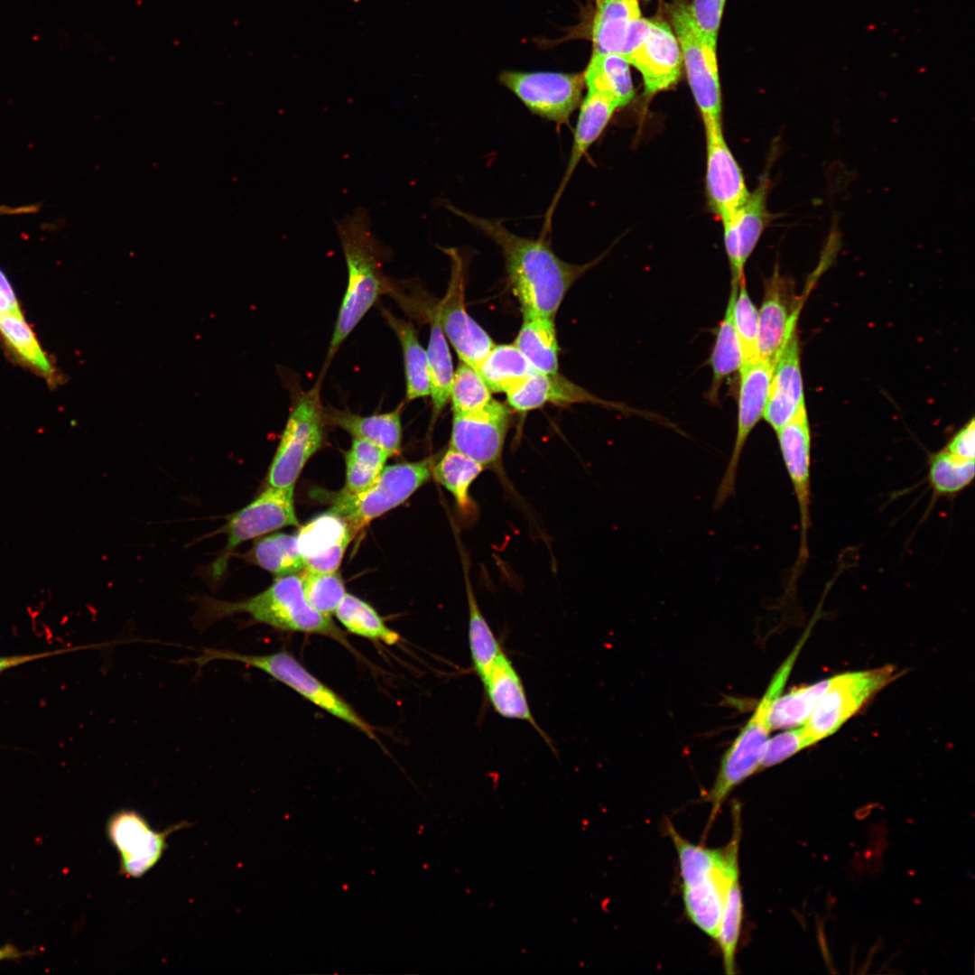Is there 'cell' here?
<instances>
[{
    "instance_id": "obj_47",
    "label": "cell",
    "mask_w": 975,
    "mask_h": 975,
    "mask_svg": "<svg viewBox=\"0 0 975 975\" xmlns=\"http://www.w3.org/2000/svg\"><path fill=\"white\" fill-rule=\"evenodd\" d=\"M809 747L802 725L787 729L769 738L760 769L775 766Z\"/></svg>"
},
{
    "instance_id": "obj_39",
    "label": "cell",
    "mask_w": 975,
    "mask_h": 975,
    "mask_svg": "<svg viewBox=\"0 0 975 975\" xmlns=\"http://www.w3.org/2000/svg\"><path fill=\"white\" fill-rule=\"evenodd\" d=\"M334 615L350 633L387 645L399 642L400 636L389 628L376 610L363 599L346 593Z\"/></svg>"
},
{
    "instance_id": "obj_20",
    "label": "cell",
    "mask_w": 975,
    "mask_h": 975,
    "mask_svg": "<svg viewBox=\"0 0 975 975\" xmlns=\"http://www.w3.org/2000/svg\"><path fill=\"white\" fill-rule=\"evenodd\" d=\"M627 60L641 74L646 98L676 85L683 65L673 30L666 22L656 18H647L643 34Z\"/></svg>"
},
{
    "instance_id": "obj_46",
    "label": "cell",
    "mask_w": 975,
    "mask_h": 975,
    "mask_svg": "<svg viewBox=\"0 0 975 975\" xmlns=\"http://www.w3.org/2000/svg\"><path fill=\"white\" fill-rule=\"evenodd\" d=\"M733 322L740 341L743 362L757 358L758 310L749 297L745 278L738 283L734 299Z\"/></svg>"
},
{
    "instance_id": "obj_16",
    "label": "cell",
    "mask_w": 975,
    "mask_h": 975,
    "mask_svg": "<svg viewBox=\"0 0 975 975\" xmlns=\"http://www.w3.org/2000/svg\"><path fill=\"white\" fill-rule=\"evenodd\" d=\"M451 260V275L445 297L435 307L446 339L460 361L477 369L495 347L490 336L469 314L464 302V260L453 248L443 249Z\"/></svg>"
},
{
    "instance_id": "obj_35",
    "label": "cell",
    "mask_w": 975,
    "mask_h": 975,
    "mask_svg": "<svg viewBox=\"0 0 975 975\" xmlns=\"http://www.w3.org/2000/svg\"><path fill=\"white\" fill-rule=\"evenodd\" d=\"M484 469L480 463L449 448L434 463L432 476L452 495L460 512L469 515L475 508L470 488Z\"/></svg>"
},
{
    "instance_id": "obj_3",
    "label": "cell",
    "mask_w": 975,
    "mask_h": 975,
    "mask_svg": "<svg viewBox=\"0 0 975 975\" xmlns=\"http://www.w3.org/2000/svg\"><path fill=\"white\" fill-rule=\"evenodd\" d=\"M734 829L729 843L709 849L682 838L671 823L667 831L677 851L685 912L704 933L717 940L727 886L738 873L740 810L733 808Z\"/></svg>"
},
{
    "instance_id": "obj_8",
    "label": "cell",
    "mask_w": 975,
    "mask_h": 975,
    "mask_svg": "<svg viewBox=\"0 0 975 975\" xmlns=\"http://www.w3.org/2000/svg\"><path fill=\"white\" fill-rule=\"evenodd\" d=\"M320 386L317 382L296 396L268 469V486L294 487L306 462L321 447L326 420Z\"/></svg>"
},
{
    "instance_id": "obj_21",
    "label": "cell",
    "mask_w": 975,
    "mask_h": 975,
    "mask_svg": "<svg viewBox=\"0 0 975 975\" xmlns=\"http://www.w3.org/2000/svg\"><path fill=\"white\" fill-rule=\"evenodd\" d=\"M791 282L776 266L765 282L764 297L758 310L757 356L775 364L787 340L796 332L800 302L791 291Z\"/></svg>"
},
{
    "instance_id": "obj_49",
    "label": "cell",
    "mask_w": 975,
    "mask_h": 975,
    "mask_svg": "<svg viewBox=\"0 0 975 975\" xmlns=\"http://www.w3.org/2000/svg\"><path fill=\"white\" fill-rule=\"evenodd\" d=\"M950 454L965 460H975V424L971 419L961 427L943 448Z\"/></svg>"
},
{
    "instance_id": "obj_13",
    "label": "cell",
    "mask_w": 975,
    "mask_h": 975,
    "mask_svg": "<svg viewBox=\"0 0 975 975\" xmlns=\"http://www.w3.org/2000/svg\"><path fill=\"white\" fill-rule=\"evenodd\" d=\"M774 364L760 358L743 362L739 369L736 438L732 452L717 489L714 507H721L733 495L740 458L747 441L766 406Z\"/></svg>"
},
{
    "instance_id": "obj_10",
    "label": "cell",
    "mask_w": 975,
    "mask_h": 975,
    "mask_svg": "<svg viewBox=\"0 0 975 975\" xmlns=\"http://www.w3.org/2000/svg\"><path fill=\"white\" fill-rule=\"evenodd\" d=\"M673 30L678 39L686 75L702 121L722 119V97L717 42L701 32L689 5L677 0L671 9Z\"/></svg>"
},
{
    "instance_id": "obj_34",
    "label": "cell",
    "mask_w": 975,
    "mask_h": 975,
    "mask_svg": "<svg viewBox=\"0 0 975 975\" xmlns=\"http://www.w3.org/2000/svg\"><path fill=\"white\" fill-rule=\"evenodd\" d=\"M430 338L426 350L432 402V422L450 397L454 376L451 355L435 308L430 314Z\"/></svg>"
},
{
    "instance_id": "obj_14",
    "label": "cell",
    "mask_w": 975,
    "mask_h": 975,
    "mask_svg": "<svg viewBox=\"0 0 975 975\" xmlns=\"http://www.w3.org/2000/svg\"><path fill=\"white\" fill-rule=\"evenodd\" d=\"M189 826L190 822H181L157 831L134 810L115 812L108 818L106 831L119 855V873L133 878L146 874L162 859L169 835Z\"/></svg>"
},
{
    "instance_id": "obj_27",
    "label": "cell",
    "mask_w": 975,
    "mask_h": 975,
    "mask_svg": "<svg viewBox=\"0 0 975 975\" xmlns=\"http://www.w3.org/2000/svg\"><path fill=\"white\" fill-rule=\"evenodd\" d=\"M404 404L395 410L367 416L347 410L324 408L326 423L339 427L353 436L366 440L385 450L389 457L400 452L402 444V411Z\"/></svg>"
},
{
    "instance_id": "obj_4",
    "label": "cell",
    "mask_w": 975,
    "mask_h": 975,
    "mask_svg": "<svg viewBox=\"0 0 975 975\" xmlns=\"http://www.w3.org/2000/svg\"><path fill=\"white\" fill-rule=\"evenodd\" d=\"M195 625L204 630L212 624L237 614H247L255 622L282 631L329 636L348 645L343 632L330 616L313 609L303 594L299 575L276 578L264 591L239 601L211 597L197 599Z\"/></svg>"
},
{
    "instance_id": "obj_32",
    "label": "cell",
    "mask_w": 975,
    "mask_h": 975,
    "mask_svg": "<svg viewBox=\"0 0 975 975\" xmlns=\"http://www.w3.org/2000/svg\"><path fill=\"white\" fill-rule=\"evenodd\" d=\"M738 285L731 284L726 311L718 326L710 358L712 380L708 398L712 403L717 402L723 381L737 370H739L743 364L742 348L733 322V302Z\"/></svg>"
},
{
    "instance_id": "obj_18",
    "label": "cell",
    "mask_w": 975,
    "mask_h": 975,
    "mask_svg": "<svg viewBox=\"0 0 975 975\" xmlns=\"http://www.w3.org/2000/svg\"><path fill=\"white\" fill-rule=\"evenodd\" d=\"M706 140L705 188L710 211L720 221L748 198L742 170L729 149L722 119L703 121Z\"/></svg>"
},
{
    "instance_id": "obj_12",
    "label": "cell",
    "mask_w": 975,
    "mask_h": 975,
    "mask_svg": "<svg viewBox=\"0 0 975 975\" xmlns=\"http://www.w3.org/2000/svg\"><path fill=\"white\" fill-rule=\"evenodd\" d=\"M498 79L531 113L558 125L569 122L585 87L583 73L506 70Z\"/></svg>"
},
{
    "instance_id": "obj_25",
    "label": "cell",
    "mask_w": 975,
    "mask_h": 975,
    "mask_svg": "<svg viewBox=\"0 0 975 975\" xmlns=\"http://www.w3.org/2000/svg\"><path fill=\"white\" fill-rule=\"evenodd\" d=\"M486 698L499 716L529 723L552 749L550 738L536 722L523 681L512 661L503 653L480 679Z\"/></svg>"
},
{
    "instance_id": "obj_52",
    "label": "cell",
    "mask_w": 975,
    "mask_h": 975,
    "mask_svg": "<svg viewBox=\"0 0 975 975\" xmlns=\"http://www.w3.org/2000/svg\"><path fill=\"white\" fill-rule=\"evenodd\" d=\"M39 209L38 205H27V206H6L0 205V215H21L36 212Z\"/></svg>"
},
{
    "instance_id": "obj_7",
    "label": "cell",
    "mask_w": 975,
    "mask_h": 975,
    "mask_svg": "<svg viewBox=\"0 0 975 975\" xmlns=\"http://www.w3.org/2000/svg\"><path fill=\"white\" fill-rule=\"evenodd\" d=\"M212 660L236 661L257 668L292 688L316 706L357 728L369 738H375L373 727L365 721L345 700L313 676L285 651L268 655H245L224 649H204L201 655L192 659L199 666L205 665Z\"/></svg>"
},
{
    "instance_id": "obj_11",
    "label": "cell",
    "mask_w": 975,
    "mask_h": 975,
    "mask_svg": "<svg viewBox=\"0 0 975 975\" xmlns=\"http://www.w3.org/2000/svg\"><path fill=\"white\" fill-rule=\"evenodd\" d=\"M294 487L268 486L253 501L227 517L218 531L227 536V544L209 566L208 573L214 583L224 577L230 557L243 543L259 538L285 526H298L294 500Z\"/></svg>"
},
{
    "instance_id": "obj_15",
    "label": "cell",
    "mask_w": 975,
    "mask_h": 975,
    "mask_svg": "<svg viewBox=\"0 0 975 975\" xmlns=\"http://www.w3.org/2000/svg\"><path fill=\"white\" fill-rule=\"evenodd\" d=\"M776 432L779 450L793 486L800 515V543L788 587H794L809 557L811 527V432L806 408Z\"/></svg>"
},
{
    "instance_id": "obj_45",
    "label": "cell",
    "mask_w": 975,
    "mask_h": 975,
    "mask_svg": "<svg viewBox=\"0 0 975 975\" xmlns=\"http://www.w3.org/2000/svg\"><path fill=\"white\" fill-rule=\"evenodd\" d=\"M491 393L479 373L461 361L454 372L450 390L453 413H464L483 408L493 399Z\"/></svg>"
},
{
    "instance_id": "obj_30",
    "label": "cell",
    "mask_w": 975,
    "mask_h": 975,
    "mask_svg": "<svg viewBox=\"0 0 975 975\" xmlns=\"http://www.w3.org/2000/svg\"><path fill=\"white\" fill-rule=\"evenodd\" d=\"M524 319L514 345L536 372H558L559 345L554 319L523 313Z\"/></svg>"
},
{
    "instance_id": "obj_41",
    "label": "cell",
    "mask_w": 975,
    "mask_h": 975,
    "mask_svg": "<svg viewBox=\"0 0 975 975\" xmlns=\"http://www.w3.org/2000/svg\"><path fill=\"white\" fill-rule=\"evenodd\" d=\"M975 460L954 457L944 449L932 454L928 461V480L938 497H952L964 490L974 478Z\"/></svg>"
},
{
    "instance_id": "obj_54",
    "label": "cell",
    "mask_w": 975,
    "mask_h": 975,
    "mask_svg": "<svg viewBox=\"0 0 975 975\" xmlns=\"http://www.w3.org/2000/svg\"><path fill=\"white\" fill-rule=\"evenodd\" d=\"M14 312L21 313L20 308L14 306L0 290V313Z\"/></svg>"
},
{
    "instance_id": "obj_28",
    "label": "cell",
    "mask_w": 975,
    "mask_h": 975,
    "mask_svg": "<svg viewBox=\"0 0 975 975\" xmlns=\"http://www.w3.org/2000/svg\"><path fill=\"white\" fill-rule=\"evenodd\" d=\"M617 109L609 100L590 92H587L580 102L569 161L560 187L548 209L546 225L550 223L552 211L580 161L603 133Z\"/></svg>"
},
{
    "instance_id": "obj_29",
    "label": "cell",
    "mask_w": 975,
    "mask_h": 975,
    "mask_svg": "<svg viewBox=\"0 0 975 975\" xmlns=\"http://www.w3.org/2000/svg\"><path fill=\"white\" fill-rule=\"evenodd\" d=\"M629 67L619 55L593 51L583 73L587 92L605 98L617 108L625 107L635 96Z\"/></svg>"
},
{
    "instance_id": "obj_31",
    "label": "cell",
    "mask_w": 975,
    "mask_h": 975,
    "mask_svg": "<svg viewBox=\"0 0 975 975\" xmlns=\"http://www.w3.org/2000/svg\"><path fill=\"white\" fill-rule=\"evenodd\" d=\"M382 314L396 335L403 351L405 397L413 401L430 395V374L426 350L422 346L413 325L382 309Z\"/></svg>"
},
{
    "instance_id": "obj_50",
    "label": "cell",
    "mask_w": 975,
    "mask_h": 975,
    "mask_svg": "<svg viewBox=\"0 0 975 975\" xmlns=\"http://www.w3.org/2000/svg\"><path fill=\"white\" fill-rule=\"evenodd\" d=\"M73 649H58L47 652L0 656V673L35 660L70 652Z\"/></svg>"
},
{
    "instance_id": "obj_48",
    "label": "cell",
    "mask_w": 975,
    "mask_h": 975,
    "mask_svg": "<svg viewBox=\"0 0 975 975\" xmlns=\"http://www.w3.org/2000/svg\"><path fill=\"white\" fill-rule=\"evenodd\" d=\"M726 0H693L690 6L692 16L709 40L717 42Z\"/></svg>"
},
{
    "instance_id": "obj_9",
    "label": "cell",
    "mask_w": 975,
    "mask_h": 975,
    "mask_svg": "<svg viewBox=\"0 0 975 975\" xmlns=\"http://www.w3.org/2000/svg\"><path fill=\"white\" fill-rule=\"evenodd\" d=\"M892 665L841 673L831 682L802 725L809 746L833 735L877 692L896 679Z\"/></svg>"
},
{
    "instance_id": "obj_43",
    "label": "cell",
    "mask_w": 975,
    "mask_h": 975,
    "mask_svg": "<svg viewBox=\"0 0 975 975\" xmlns=\"http://www.w3.org/2000/svg\"><path fill=\"white\" fill-rule=\"evenodd\" d=\"M738 874L733 875L728 883L717 939L727 974L736 973L735 956L743 917V902Z\"/></svg>"
},
{
    "instance_id": "obj_6",
    "label": "cell",
    "mask_w": 975,
    "mask_h": 975,
    "mask_svg": "<svg viewBox=\"0 0 975 975\" xmlns=\"http://www.w3.org/2000/svg\"><path fill=\"white\" fill-rule=\"evenodd\" d=\"M433 456L414 462L385 466L376 479L359 492L341 490L333 496L330 512L343 518L352 535L373 519L406 501L432 475Z\"/></svg>"
},
{
    "instance_id": "obj_51",
    "label": "cell",
    "mask_w": 975,
    "mask_h": 975,
    "mask_svg": "<svg viewBox=\"0 0 975 975\" xmlns=\"http://www.w3.org/2000/svg\"><path fill=\"white\" fill-rule=\"evenodd\" d=\"M28 952H21L13 944H5L0 947V962L4 961H13L20 959L23 956L28 955Z\"/></svg>"
},
{
    "instance_id": "obj_1",
    "label": "cell",
    "mask_w": 975,
    "mask_h": 975,
    "mask_svg": "<svg viewBox=\"0 0 975 975\" xmlns=\"http://www.w3.org/2000/svg\"><path fill=\"white\" fill-rule=\"evenodd\" d=\"M447 208L500 247L512 291L523 313L554 319L567 292L588 265L563 261L543 238L520 237L497 220L483 218L450 205Z\"/></svg>"
},
{
    "instance_id": "obj_26",
    "label": "cell",
    "mask_w": 975,
    "mask_h": 975,
    "mask_svg": "<svg viewBox=\"0 0 975 975\" xmlns=\"http://www.w3.org/2000/svg\"><path fill=\"white\" fill-rule=\"evenodd\" d=\"M506 399L509 407L517 412H529L548 404L565 405L591 403L606 407L622 408L620 405L593 395L558 373L535 372L517 387L508 392Z\"/></svg>"
},
{
    "instance_id": "obj_53",
    "label": "cell",
    "mask_w": 975,
    "mask_h": 975,
    "mask_svg": "<svg viewBox=\"0 0 975 975\" xmlns=\"http://www.w3.org/2000/svg\"><path fill=\"white\" fill-rule=\"evenodd\" d=\"M0 290L6 296V298L14 305L19 307L18 301L13 287L6 278L5 274L0 269Z\"/></svg>"
},
{
    "instance_id": "obj_22",
    "label": "cell",
    "mask_w": 975,
    "mask_h": 975,
    "mask_svg": "<svg viewBox=\"0 0 975 975\" xmlns=\"http://www.w3.org/2000/svg\"><path fill=\"white\" fill-rule=\"evenodd\" d=\"M646 21L642 16L639 0H597L591 27L593 51L614 53L627 60Z\"/></svg>"
},
{
    "instance_id": "obj_42",
    "label": "cell",
    "mask_w": 975,
    "mask_h": 975,
    "mask_svg": "<svg viewBox=\"0 0 975 975\" xmlns=\"http://www.w3.org/2000/svg\"><path fill=\"white\" fill-rule=\"evenodd\" d=\"M346 487L348 492H359L380 475L389 455L375 444L353 438L346 453Z\"/></svg>"
},
{
    "instance_id": "obj_37",
    "label": "cell",
    "mask_w": 975,
    "mask_h": 975,
    "mask_svg": "<svg viewBox=\"0 0 975 975\" xmlns=\"http://www.w3.org/2000/svg\"><path fill=\"white\" fill-rule=\"evenodd\" d=\"M464 571L469 608V647L473 670L480 680L505 651L483 616L467 569L464 568Z\"/></svg>"
},
{
    "instance_id": "obj_2",
    "label": "cell",
    "mask_w": 975,
    "mask_h": 975,
    "mask_svg": "<svg viewBox=\"0 0 975 975\" xmlns=\"http://www.w3.org/2000/svg\"><path fill=\"white\" fill-rule=\"evenodd\" d=\"M335 226L345 256L348 282L329 345L327 364L388 289L383 264L389 252L374 235L368 211L358 208L336 221Z\"/></svg>"
},
{
    "instance_id": "obj_44",
    "label": "cell",
    "mask_w": 975,
    "mask_h": 975,
    "mask_svg": "<svg viewBox=\"0 0 975 975\" xmlns=\"http://www.w3.org/2000/svg\"><path fill=\"white\" fill-rule=\"evenodd\" d=\"M298 575L309 605L316 611L330 617L347 593L340 575L336 571L321 572L308 569L302 570Z\"/></svg>"
},
{
    "instance_id": "obj_23",
    "label": "cell",
    "mask_w": 975,
    "mask_h": 975,
    "mask_svg": "<svg viewBox=\"0 0 975 975\" xmlns=\"http://www.w3.org/2000/svg\"><path fill=\"white\" fill-rule=\"evenodd\" d=\"M805 408L796 332L787 340L773 367L763 418L777 432Z\"/></svg>"
},
{
    "instance_id": "obj_38",
    "label": "cell",
    "mask_w": 975,
    "mask_h": 975,
    "mask_svg": "<svg viewBox=\"0 0 975 975\" xmlns=\"http://www.w3.org/2000/svg\"><path fill=\"white\" fill-rule=\"evenodd\" d=\"M0 335L14 356L47 379L54 368L22 313H0Z\"/></svg>"
},
{
    "instance_id": "obj_33",
    "label": "cell",
    "mask_w": 975,
    "mask_h": 975,
    "mask_svg": "<svg viewBox=\"0 0 975 975\" xmlns=\"http://www.w3.org/2000/svg\"><path fill=\"white\" fill-rule=\"evenodd\" d=\"M476 370L491 392L505 394L536 372L514 344L495 345Z\"/></svg>"
},
{
    "instance_id": "obj_40",
    "label": "cell",
    "mask_w": 975,
    "mask_h": 975,
    "mask_svg": "<svg viewBox=\"0 0 975 975\" xmlns=\"http://www.w3.org/2000/svg\"><path fill=\"white\" fill-rule=\"evenodd\" d=\"M830 682L831 678L781 693L772 706V729H787L804 724Z\"/></svg>"
},
{
    "instance_id": "obj_36",
    "label": "cell",
    "mask_w": 975,
    "mask_h": 975,
    "mask_svg": "<svg viewBox=\"0 0 975 975\" xmlns=\"http://www.w3.org/2000/svg\"><path fill=\"white\" fill-rule=\"evenodd\" d=\"M242 557L278 577L296 574L305 569L297 548L296 535L288 534L278 533L258 538Z\"/></svg>"
},
{
    "instance_id": "obj_24",
    "label": "cell",
    "mask_w": 975,
    "mask_h": 975,
    "mask_svg": "<svg viewBox=\"0 0 975 975\" xmlns=\"http://www.w3.org/2000/svg\"><path fill=\"white\" fill-rule=\"evenodd\" d=\"M352 536L347 522L330 511L308 522L296 534L297 548L305 569L336 571Z\"/></svg>"
},
{
    "instance_id": "obj_17",
    "label": "cell",
    "mask_w": 975,
    "mask_h": 975,
    "mask_svg": "<svg viewBox=\"0 0 975 975\" xmlns=\"http://www.w3.org/2000/svg\"><path fill=\"white\" fill-rule=\"evenodd\" d=\"M771 152L768 167L761 175L755 190L740 207L721 220L724 246L731 272V284H738L745 278L746 263L766 228L775 218V215L767 209L771 187L769 170L777 150L774 146Z\"/></svg>"
},
{
    "instance_id": "obj_5",
    "label": "cell",
    "mask_w": 975,
    "mask_h": 975,
    "mask_svg": "<svg viewBox=\"0 0 975 975\" xmlns=\"http://www.w3.org/2000/svg\"><path fill=\"white\" fill-rule=\"evenodd\" d=\"M807 637L808 632L781 664L753 714L724 754L715 781L707 794V801L711 804V820L733 788L760 769L772 730V706L782 693Z\"/></svg>"
},
{
    "instance_id": "obj_19",
    "label": "cell",
    "mask_w": 975,
    "mask_h": 975,
    "mask_svg": "<svg viewBox=\"0 0 975 975\" xmlns=\"http://www.w3.org/2000/svg\"><path fill=\"white\" fill-rule=\"evenodd\" d=\"M510 423V410L492 399L483 408L464 413H453L450 449L486 468L500 464Z\"/></svg>"
}]
</instances>
